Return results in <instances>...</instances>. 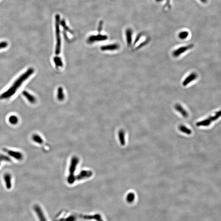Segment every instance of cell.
Instances as JSON below:
<instances>
[{
	"instance_id": "20",
	"label": "cell",
	"mask_w": 221,
	"mask_h": 221,
	"mask_svg": "<svg viewBox=\"0 0 221 221\" xmlns=\"http://www.w3.org/2000/svg\"><path fill=\"white\" fill-rule=\"evenodd\" d=\"M60 25L62 26V27L65 30H66L67 31L69 32H70L71 34H73V31H72L70 29V28H69L68 27V26L67 25V24H66L65 21L64 20H62V21H60Z\"/></svg>"
},
{
	"instance_id": "4",
	"label": "cell",
	"mask_w": 221,
	"mask_h": 221,
	"mask_svg": "<svg viewBox=\"0 0 221 221\" xmlns=\"http://www.w3.org/2000/svg\"><path fill=\"white\" fill-rule=\"evenodd\" d=\"M79 160L77 157H73V158L72 159L71 163L70 166L69 168V173L70 175L69 176L68 178V181L70 184H72L73 183L75 180V177L74 176V173L75 172L77 166L78 164Z\"/></svg>"
},
{
	"instance_id": "14",
	"label": "cell",
	"mask_w": 221,
	"mask_h": 221,
	"mask_svg": "<svg viewBox=\"0 0 221 221\" xmlns=\"http://www.w3.org/2000/svg\"><path fill=\"white\" fill-rule=\"evenodd\" d=\"M126 40L129 46L132 45V31L130 29H128L126 31Z\"/></svg>"
},
{
	"instance_id": "5",
	"label": "cell",
	"mask_w": 221,
	"mask_h": 221,
	"mask_svg": "<svg viewBox=\"0 0 221 221\" xmlns=\"http://www.w3.org/2000/svg\"><path fill=\"white\" fill-rule=\"evenodd\" d=\"M194 47V45L190 44L188 45L181 46L179 48H178L175 50L173 52L172 55L174 57H179L182 54H183L185 52L189 50L190 49Z\"/></svg>"
},
{
	"instance_id": "13",
	"label": "cell",
	"mask_w": 221,
	"mask_h": 221,
	"mask_svg": "<svg viewBox=\"0 0 221 221\" xmlns=\"http://www.w3.org/2000/svg\"><path fill=\"white\" fill-rule=\"evenodd\" d=\"M120 48V46L118 44H112L108 45L102 46L101 47V50L103 51H107V50H117Z\"/></svg>"
},
{
	"instance_id": "11",
	"label": "cell",
	"mask_w": 221,
	"mask_h": 221,
	"mask_svg": "<svg viewBox=\"0 0 221 221\" xmlns=\"http://www.w3.org/2000/svg\"><path fill=\"white\" fill-rule=\"evenodd\" d=\"M34 210L37 213L40 221H47L42 209L39 206L35 205L34 207Z\"/></svg>"
},
{
	"instance_id": "9",
	"label": "cell",
	"mask_w": 221,
	"mask_h": 221,
	"mask_svg": "<svg viewBox=\"0 0 221 221\" xmlns=\"http://www.w3.org/2000/svg\"><path fill=\"white\" fill-rule=\"evenodd\" d=\"M4 151L8 154L9 155L17 160H21L23 158V155L22 154L19 152L16 151H12L11 150H8L7 149H4Z\"/></svg>"
},
{
	"instance_id": "18",
	"label": "cell",
	"mask_w": 221,
	"mask_h": 221,
	"mask_svg": "<svg viewBox=\"0 0 221 221\" xmlns=\"http://www.w3.org/2000/svg\"><path fill=\"white\" fill-rule=\"evenodd\" d=\"M8 121L11 125H15L19 122V118L16 116L11 115L9 118Z\"/></svg>"
},
{
	"instance_id": "19",
	"label": "cell",
	"mask_w": 221,
	"mask_h": 221,
	"mask_svg": "<svg viewBox=\"0 0 221 221\" xmlns=\"http://www.w3.org/2000/svg\"><path fill=\"white\" fill-rule=\"evenodd\" d=\"M64 92H63V89L62 88H59L58 89V93H57V98L60 101L63 100L64 99Z\"/></svg>"
},
{
	"instance_id": "12",
	"label": "cell",
	"mask_w": 221,
	"mask_h": 221,
	"mask_svg": "<svg viewBox=\"0 0 221 221\" xmlns=\"http://www.w3.org/2000/svg\"><path fill=\"white\" fill-rule=\"evenodd\" d=\"M92 175V172L89 170H83L81 171L79 175L77 176V179L78 180L83 179L89 177Z\"/></svg>"
},
{
	"instance_id": "21",
	"label": "cell",
	"mask_w": 221,
	"mask_h": 221,
	"mask_svg": "<svg viewBox=\"0 0 221 221\" xmlns=\"http://www.w3.org/2000/svg\"><path fill=\"white\" fill-rule=\"evenodd\" d=\"M188 35H189V33H188V32L182 31L180 32L178 36L179 39L183 40L187 38L188 37Z\"/></svg>"
},
{
	"instance_id": "22",
	"label": "cell",
	"mask_w": 221,
	"mask_h": 221,
	"mask_svg": "<svg viewBox=\"0 0 221 221\" xmlns=\"http://www.w3.org/2000/svg\"><path fill=\"white\" fill-rule=\"evenodd\" d=\"M32 139L34 141L37 143H40V144L43 143V140L42 138L38 135H34L32 137Z\"/></svg>"
},
{
	"instance_id": "24",
	"label": "cell",
	"mask_w": 221,
	"mask_h": 221,
	"mask_svg": "<svg viewBox=\"0 0 221 221\" xmlns=\"http://www.w3.org/2000/svg\"><path fill=\"white\" fill-rule=\"evenodd\" d=\"M135 195L133 193H130L127 196V200L128 202H132L134 200Z\"/></svg>"
},
{
	"instance_id": "29",
	"label": "cell",
	"mask_w": 221,
	"mask_h": 221,
	"mask_svg": "<svg viewBox=\"0 0 221 221\" xmlns=\"http://www.w3.org/2000/svg\"><path fill=\"white\" fill-rule=\"evenodd\" d=\"M156 1H162V0H156Z\"/></svg>"
},
{
	"instance_id": "2",
	"label": "cell",
	"mask_w": 221,
	"mask_h": 221,
	"mask_svg": "<svg viewBox=\"0 0 221 221\" xmlns=\"http://www.w3.org/2000/svg\"><path fill=\"white\" fill-rule=\"evenodd\" d=\"M60 17L59 14H57L55 16V29H56V39H57V44H56V51L55 53L59 54L61 51V40L60 37Z\"/></svg>"
},
{
	"instance_id": "7",
	"label": "cell",
	"mask_w": 221,
	"mask_h": 221,
	"mask_svg": "<svg viewBox=\"0 0 221 221\" xmlns=\"http://www.w3.org/2000/svg\"><path fill=\"white\" fill-rule=\"evenodd\" d=\"M197 75L195 73H192L187 76L183 81L182 85L183 87H186L190 83L195 80L197 77Z\"/></svg>"
},
{
	"instance_id": "28",
	"label": "cell",
	"mask_w": 221,
	"mask_h": 221,
	"mask_svg": "<svg viewBox=\"0 0 221 221\" xmlns=\"http://www.w3.org/2000/svg\"><path fill=\"white\" fill-rule=\"evenodd\" d=\"M97 220H98V221H102V220H101V218H100V217H99V218H98L97 219Z\"/></svg>"
},
{
	"instance_id": "15",
	"label": "cell",
	"mask_w": 221,
	"mask_h": 221,
	"mask_svg": "<svg viewBox=\"0 0 221 221\" xmlns=\"http://www.w3.org/2000/svg\"><path fill=\"white\" fill-rule=\"evenodd\" d=\"M125 134L123 130H121L118 132V137L120 142L122 146H124L125 144Z\"/></svg>"
},
{
	"instance_id": "8",
	"label": "cell",
	"mask_w": 221,
	"mask_h": 221,
	"mask_svg": "<svg viewBox=\"0 0 221 221\" xmlns=\"http://www.w3.org/2000/svg\"><path fill=\"white\" fill-rule=\"evenodd\" d=\"M175 108L177 112L181 114V115L183 117L186 118L188 117V113L187 111L184 109L181 105L179 104H176L175 106Z\"/></svg>"
},
{
	"instance_id": "27",
	"label": "cell",
	"mask_w": 221,
	"mask_h": 221,
	"mask_svg": "<svg viewBox=\"0 0 221 221\" xmlns=\"http://www.w3.org/2000/svg\"><path fill=\"white\" fill-rule=\"evenodd\" d=\"M102 25H103V22H102V21H100V23H99V27H98V31L99 32L102 30Z\"/></svg>"
},
{
	"instance_id": "10",
	"label": "cell",
	"mask_w": 221,
	"mask_h": 221,
	"mask_svg": "<svg viewBox=\"0 0 221 221\" xmlns=\"http://www.w3.org/2000/svg\"><path fill=\"white\" fill-rule=\"evenodd\" d=\"M22 95L31 104H34L36 103V99L35 97L27 91H23Z\"/></svg>"
},
{
	"instance_id": "16",
	"label": "cell",
	"mask_w": 221,
	"mask_h": 221,
	"mask_svg": "<svg viewBox=\"0 0 221 221\" xmlns=\"http://www.w3.org/2000/svg\"><path fill=\"white\" fill-rule=\"evenodd\" d=\"M4 179L7 188L8 189H10L11 187V175L9 174H5L4 176Z\"/></svg>"
},
{
	"instance_id": "26",
	"label": "cell",
	"mask_w": 221,
	"mask_h": 221,
	"mask_svg": "<svg viewBox=\"0 0 221 221\" xmlns=\"http://www.w3.org/2000/svg\"><path fill=\"white\" fill-rule=\"evenodd\" d=\"M8 44L7 42H5V41L0 42V50L5 48L8 46Z\"/></svg>"
},
{
	"instance_id": "25",
	"label": "cell",
	"mask_w": 221,
	"mask_h": 221,
	"mask_svg": "<svg viewBox=\"0 0 221 221\" xmlns=\"http://www.w3.org/2000/svg\"><path fill=\"white\" fill-rule=\"evenodd\" d=\"M10 161L11 160H10V159L8 157H6V156L2 154L0 155V163H1L2 161Z\"/></svg>"
},
{
	"instance_id": "17",
	"label": "cell",
	"mask_w": 221,
	"mask_h": 221,
	"mask_svg": "<svg viewBox=\"0 0 221 221\" xmlns=\"http://www.w3.org/2000/svg\"><path fill=\"white\" fill-rule=\"evenodd\" d=\"M179 129L180 131L186 134L190 135L192 133V131L190 129L184 125H180L179 126Z\"/></svg>"
},
{
	"instance_id": "3",
	"label": "cell",
	"mask_w": 221,
	"mask_h": 221,
	"mask_svg": "<svg viewBox=\"0 0 221 221\" xmlns=\"http://www.w3.org/2000/svg\"><path fill=\"white\" fill-rule=\"evenodd\" d=\"M221 117V109L217 112L214 115L209 117L206 119L197 122L196 126L197 127H208L210 125L212 122L218 119Z\"/></svg>"
},
{
	"instance_id": "6",
	"label": "cell",
	"mask_w": 221,
	"mask_h": 221,
	"mask_svg": "<svg viewBox=\"0 0 221 221\" xmlns=\"http://www.w3.org/2000/svg\"><path fill=\"white\" fill-rule=\"evenodd\" d=\"M107 35H105L99 34L96 35H92L88 38L87 42L89 44H91L94 42L105 41L107 40Z\"/></svg>"
},
{
	"instance_id": "23",
	"label": "cell",
	"mask_w": 221,
	"mask_h": 221,
	"mask_svg": "<svg viewBox=\"0 0 221 221\" xmlns=\"http://www.w3.org/2000/svg\"><path fill=\"white\" fill-rule=\"evenodd\" d=\"M55 64L58 67H62L63 66V63L61 58L59 57H55L54 60Z\"/></svg>"
},
{
	"instance_id": "30",
	"label": "cell",
	"mask_w": 221,
	"mask_h": 221,
	"mask_svg": "<svg viewBox=\"0 0 221 221\" xmlns=\"http://www.w3.org/2000/svg\"><path fill=\"white\" fill-rule=\"evenodd\" d=\"M202 1H203L204 2V1H205V0H202Z\"/></svg>"
},
{
	"instance_id": "1",
	"label": "cell",
	"mask_w": 221,
	"mask_h": 221,
	"mask_svg": "<svg viewBox=\"0 0 221 221\" xmlns=\"http://www.w3.org/2000/svg\"><path fill=\"white\" fill-rule=\"evenodd\" d=\"M34 69L30 68L17 78L11 86L0 95V99H8L13 96L26 81L34 73Z\"/></svg>"
}]
</instances>
